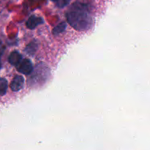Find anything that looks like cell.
<instances>
[{
	"label": "cell",
	"mask_w": 150,
	"mask_h": 150,
	"mask_svg": "<svg viewBox=\"0 0 150 150\" xmlns=\"http://www.w3.org/2000/svg\"><path fill=\"white\" fill-rule=\"evenodd\" d=\"M66 19L71 26L77 31L88 30L93 25L89 8L82 3H74L66 13Z\"/></svg>",
	"instance_id": "obj_1"
},
{
	"label": "cell",
	"mask_w": 150,
	"mask_h": 150,
	"mask_svg": "<svg viewBox=\"0 0 150 150\" xmlns=\"http://www.w3.org/2000/svg\"><path fill=\"white\" fill-rule=\"evenodd\" d=\"M17 70L19 73L24 75H29L33 71V65L31 61L28 59H24L21 61V62L18 64Z\"/></svg>",
	"instance_id": "obj_2"
},
{
	"label": "cell",
	"mask_w": 150,
	"mask_h": 150,
	"mask_svg": "<svg viewBox=\"0 0 150 150\" xmlns=\"http://www.w3.org/2000/svg\"><path fill=\"white\" fill-rule=\"evenodd\" d=\"M24 83V78L21 76H15L10 83V89L13 92H19L21 89H23Z\"/></svg>",
	"instance_id": "obj_3"
},
{
	"label": "cell",
	"mask_w": 150,
	"mask_h": 150,
	"mask_svg": "<svg viewBox=\"0 0 150 150\" xmlns=\"http://www.w3.org/2000/svg\"><path fill=\"white\" fill-rule=\"evenodd\" d=\"M44 23V20L42 18L38 17V16H35V15H32L30 17L28 18L27 21H26V25L27 26L28 29H34L36 28L38 25Z\"/></svg>",
	"instance_id": "obj_4"
},
{
	"label": "cell",
	"mask_w": 150,
	"mask_h": 150,
	"mask_svg": "<svg viewBox=\"0 0 150 150\" xmlns=\"http://www.w3.org/2000/svg\"><path fill=\"white\" fill-rule=\"evenodd\" d=\"M22 60V56L18 51H13L8 57V62L13 66H17Z\"/></svg>",
	"instance_id": "obj_5"
},
{
	"label": "cell",
	"mask_w": 150,
	"mask_h": 150,
	"mask_svg": "<svg viewBox=\"0 0 150 150\" xmlns=\"http://www.w3.org/2000/svg\"><path fill=\"white\" fill-rule=\"evenodd\" d=\"M7 81L4 78H0V96L5 95L7 90Z\"/></svg>",
	"instance_id": "obj_6"
},
{
	"label": "cell",
	"mask_w": 150,
	"mask_h": 150,
	"mask_svg": "<svg viewBox=\"0 0 150 150\" xmlns=\"http://www.w3.org/2000/svg\"><path fill=\"white\" fill-rule=\"evenodd\" d=\"M37 48H38V44L35 43V42H32L26 47V48H25V52L28 54L32 55L36 51Z\"/></svg>",
	"instance_id": "obj_7"
},
{
	"label": "cell",
	"mask_w": 150,
	"mask_h": 150,
	"mask_svg": "<svg viewBox=\"0 0 150 150\" xmlns=\"http://www.w3.org/2000/svg\"><path fill=\"white\" fill-rule=\"evenodd\" d=\"M66 23H65V22H62V23H59L58 25H57V26L53 29L52 32L54 35H59V34L62 33V32L66 29Z\"/></svg>",
	"instance_id": "obj_8"
},
{
	"label": "cell",
	"mask_w": 150,
	"mask_h": 150,
	"mask_svg": "<svg viewBox=\"0 0 150 150\" xmlns=\"http://www.w3.org/2000/svg\"><path fill=\"white\" fill-rule=\"evenodd\" d=\"M70 1L71 0H57V4L59 7L63 8V7H66V6L69 4Z\"/></svg>",
	"instance_id": "obj_9"
},
{
	"label": "cell",
	"mask_w": 150,
	"mask_h": 150,
	"mask_svg": "<svg viewBox=\"0 0 150 150\" xmlns=\"http://www.w3.org/2000/svg\"><path fill=\"white\" fill-rule=\"evenodd\" d=\"M3 52V45H2V42L0 40V58H1V54Z\"/></svg>",
	"instance_id": "obj_10"
},
{
	"label": "cell",
	"mask_w": 150,
	"mask_h": 150,
	"mask_svg": "<svg viewBox=\"0 0 150 150\" xmlns=\"http://www.w3.org/2000/svg\"><path fill=\"white\" fill-rule=\"evenodd\" d=\"M51 1H57V0H51Z\"/></svg>",
	"instance_id": "obj_11"
}]
</instances>
